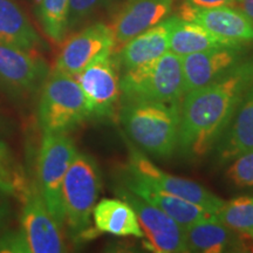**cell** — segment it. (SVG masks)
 Returning <instances> with one entry per match:
<instances>
[{
  "mask_svg": "<svg viewBox=\"0 0 253 253\" xmlns=\"http://www.w3.org/2000/svg\"><path fill=\"white\" fill-rule=\"evenodd\" d=\"M119 118L128 137L144 153L156 158L176 153L181 101L121 104Z\"/></svg>",
  "mask_w": 253,
  "mask_h": 253,
  "instance_id": "7a4b0ae2",
  "label": "cell"
},
{
  "mask_svg": "<svg viewBox=\"0 0 253 253\" xmlns=\"http://www.w3.org/2000/svg\"><path fill=\"white\" fill-rule=\"evenodd\" d=\"M248 54V47L225 46L183 56L184 95L218 80Z\"/></svg>",
  "mask_w": 253,
  "mask_h": 253,
  "instance_id": "5bb4252c",
  "label": "cell"
},
{
  "mask_svg": "<svg viewBox=\"0 0 253 253\" xmlns=\"http://www.w3.org/2000/svg\"><path fill=\"white\" fill-rule=\"evenodd\" d=\"M177 19L176 15L168 17L120 47L115 54L121 72L154 61L169 52L170 36Z\"/></svg>",
  "mask_w": 253,
  "mask_h": 253,
  "instance_id": "e0dca14e",
  "label": "cell"
},
{
  "mask_svg": "<svg viewBox=\"0 0 253 253\" xmlns=\"http://www.w3.org/2000/svg\"><path fill=\"white\" fill-rule=\"evenodd\" d=\"M26 177L14 163L7 144L0 140V190L12 196L19 195L26 183Z\"/></svg>",
  "mask_w": 253,
  "mask_h": 253,
  "instance_id": "d4e9b609",
  "label": "cell"
},
{
  "mask_svg": "<svg viewBox=\"0 0 253 253\" xmlns=\"http://www.w3.org/2000/svg\"><path fill=\"white\" fill-rule=\"evenodd\" d=\"M94 226L96 231L118 237L144 238L134 209L125 199L103 198L93 210Z\"/></svg>",
  "mask_w": 253,
  "mask_h": 253,
  "instance_id": "ffe728a7",
  "label": "cell"
},
{
  "mask_svg": "<svg viewBox=\"0 0 253 253\" xmlns=\"http://www.w3.org/2000/svg\"><path fill=\"white\" fill-rule=\"evenodd\" d=\"M120 89V106L182 101L184 96L182 58L169 50L154 61L121 72Z\"/></svg>",
  "mask_w": 253,
  "mask_h": 253,
  "instance_id": "277c9868",
  "label": "cell"
},
{
  "mask_svg": "<svg viewBox=\"0 0 253 253\" xmlns=\"http://www.w3.org/2000/svg\"><path fill=\"white\" fill-rule=\"evenodd\" d=\"M109 0H69L68 32L94 15Z\"/></svg>",
  "mask_w": 253,
  "mask_h": 253,
  "instance_id": "4316f807",
  "label": "cell"
},
{
  "mask_svg": "<svg viewBox=\"0 0 253 253\" xmlns=\"http://www.w3.org/2000/svg\"><path fill=\"white\" fill-rule=\"evenodd\" d=\"M225 46L230 45L209 32L202 25L178 17L170 36L169 50L183 58L192 53Z\"/></svg>",
  "mask_w": 253,
  "mask_h": 253,
  "instance_id": "7402d4cb",
  "label": "cell"
},
{
  "mask_svg": "<svg viewBox=\"0 0 253 253\" xmlns=\"http://www.w3.org/2000/svg\"><path fill=\"white\" fill-rule=\"evenodd\" d=\"M14 196L0 190V232H2L11 221L13 214V202Z\"/></svg>",
  "mask_w": 253,
  "mask_h": 253,
  "instance_id": "83f0119b",
  "label": "cell"
},
{
  "mask_svg": "<svg viewBox=\"0 0 253 253\" xmlns=\"http://www.w3.org/2000/svg\"><path fill=\"white\" fill-rule=\"evenodd\" d=\"M249 237H250V238H251V239H253V233H252L251 236H249Z\"/></svg>",
  "mask_w": 253,
  "mask_h": 253,
  "instance_id": "1f68e13d",
  "label": "cell"
},
{
  "mask_svg": "<svg viewBox=\"0 0 253 253\" xmlns=\"http://www.w3.org/2000/svg\"><path fill=\"white\" fill-rule=\"evenodd\" d=\"M253 149V84L240 101L225 132L214 148L217 162L226 164Z\"/></svg>",
  "mask_w": 253,
  "mask_h": 253,
  "instance_id": "ac0fdd59",
  "label": "cell"
},
{
  "mask_svg": "<svg viewBox=\"0 0 253 253\" xmlns=\"http://www.w3.org/2000/svg\"><path fill=\"white\" fill-rule=\"evenodd\" d=\"M15 130V123L7 115L0 112V140L2 137H9Z\"/></svg>",
  "mask_w": 253,
  "mask_h": 253,
  "instance_id": "f546056e",
  "label": "cell"
},
{
  "mask_svg": "<svg viewBox=\"0 0 253 253\" xmlns=\"http://www.w3.org/2000/svg\"><path fill=\"white\" fill-rule=\"evenodd\" d=\"M115 192L134 209L138 223L144 233L148 249L157 253L189 252L185 242V229L160 209L132 194L123 185H118Z\"/></svg>",
  "mask_w": 253,
  "mask_h": 253,
  "instance_id": "8fae6325",
  "label": "cell"
},
{
  "mask_svg": "<svg viewBox=\"0 0 253 253\" xmlns=\"http://www.w3.org/2000/svg\"><path fill=\"white\" fill-rule=\"evenodd\" d=\"M185 242L189 252H240L244 249L239 233L220 223L214 213L186 227Z\"/></svg>",
  "mask_w": 253,
  "mask_h": 253,
  "instance_id": "d6986e66",
  "label": "cell"
},
{
  "mask_svg": "<svg viewBox=\"0 0 253 253\" xmlns=\"http://www.w3.org/2000/svg\"><path fill=\"white\" fill-rule=\"evenodd\" d=\"M0 42L38 52L43 47L30 19L13 0H0Z\"/></svg>",
  "mask_w": 253,
  "mask_h": 253,
  "instance_id": "44dd1931",
  "label": "cell"
},
{
  "mask_svg": "<svg viewBox=\"0 0 253 253\" xmlns=\"http://www.w3.org/2000/svg\"><path fill=\"white\" fill-rule=\"evenodd\" d=\"M120 173H121V185L140 198L144 199L147 203L160 209L184 229L213 214L201 205L154 188L142 179L132 176L126 169H123Z\"/></svg>",
  "mask_w": 253,
  "mask_h": 253,
  "instance_id": "2e32d148",
  "label": "cell"
},
{
  "mask_svg": "<svg viewBox=\"0 0 253 253\" xmlns=\"http://www.w3.org/2000/svg\"><path fill=\"white\" fill-rule=\"evenodd\" d=\"M21 213L19 233L25 253H61L67 251L63 227L53 218L36 182L28 181L19 192Z\"/></svg>",
  "mask_w": 253,
  "mask_h": 253,
  "instance_id": "ba28073f",
  "label": "cell"
},
{
  "mask_svg": "<svg viewBox=\"0 0 253 253\" xmlns=\"http://www.w3.org/2000/svg\"><path fill=\"white\" fill-rule=\"evenodd\" d=\"M235 6L245 13L253 24V0H237Z\"/></svg>",
  "mask_w": 253,
  "mask_h": 253,
  "instance_id": "4dcf8cb0",
  "label": "cell"
},
{
  "mask_svg": "<svg viewBox=\"0 0 253 253\" xmlns=\"http://www.w3.org/2000/svg\"><path fill=\"white\" fill-rule=\"evenodd\" d=\"M252 84L253 53H249L218 80L186 93L181 101L179 156L199 161L212 153Z\"/></svg>",
  "mask_w": 253,
  "mask_h": 253,
  "instance_id": "6da1fadb",
  "label": "cell"
},
{
  "mask_svg": "<svg viewBox=\"0 0 253 253\" xmlns=\"http://www.w3.org/2000/svg\"><path fill=\"white\" fill-rule=\"evenodd\" d=\"M101 189L102 175L99 164L93 156L78 151L62 184L65 226L75 244L94 237L91 218Z\"/></svg>",
  "mask_w": 253,
  "mask_h": 253,
  "instance_id": "3957f363",
  "label": "cell"
},
{
  "mask_svg": "<svg viewBox=\"0 0 253 253\" xmlns=\"http://www.w3.org/2000/svg\"><path fill=\"white\" fill-rule=\"evenodd\" d=\"M129 161L125 169L148 184L168 194H172L186 201L201 205L209 212H217L224 201L198 182L183 177L173 176L151 162L143 151L129 144Z\"/></svg>",
  "mask_w": 253,
  "mask_h": 253,
  "instance_id": "30bf717a",
  "label": "cell"
},
{
  "mask_svg": "<svg viewBox=\"0 0 253 253\" xmlns=\"http://www.w3.org/2000/svg\"><path fill=\"white\" fill-rule=\"evenodd\" d=\"M114 50L115 38L112 27L101 23L89 25L63 42L55 59L54 71L77 77L95 60Z\"/></svg>",
  "mask_w": 253,
  "mask_h": 253,
  "instance_id": "7c38bea8",
  "label": "cell"
},
{
  "mask_svg": "<svg viewBox=\"0 0 253 253\" xmlns=\"http://www.w3.org/2000/svg\"><path fill=\"white\" fill-rule=\"evenodd\" d=\"M237 0H184V4L194 8H212L219 6H235Z\"/></svg>",
  "mask_w": 253,
  "mask_h": 253,
  "instance_id": "f1b7e54d",
  "label": "cell"
},
{
  "mask_svg": "<svg viewBox=\"0 0 253 253\" xmlns=\"http://www.w3.org/2000/svg\"><path fill=\"white\" fill-rule=\"evenodd\" d=\"M173 0H126L114 19L115 49L170 17Z\"/></svg>",
  "mask_w": 253,
  "mask_h": 253,
  "instance_id": "9a60e30c",
  "label": "cell"
},
{
  "mask_svg": "<svg viewBox=\"0 0 253 253\" xmlns=\"http://www.w3.org/2000/svg\"><path fill=\"white\" fill-rule=\"evenodd\" d=\"M214 217L239 235L251 236L253 233V195L239 196L224 202L217 212H214Z\"/></svg>",
  "mask_w": 253,
  "mask_h": 253,
  "instance_id": "603a6c76",
  "label": "cell"
},
{
  "mask_svg": "<svg viewBox=\"0 0 253 253\" xmlns=\"http://www.w3.org/2000/svg\"><path fill=\"white\" fill-rule=\"evenodd\" d=\"M49 73L38 50L0 42V93L12 103L21 107L33 99Z\"/></svg>",
  "mask_w": 253,
  "mask_h": 253,
  "instance_id": "52a82bcc",
  "label": "cell"
},
{
  "mask_svg": "<svg viewBox=\"0 0 253 253\" xmlns=\"http://www.w3.org/2000/svg\"><path fill=\"white\" fill-rule=\"evenodd\" d=\"M78 153L67 132H43L37 163V185L53 218L65 227L62 184Z\"/></svg>",
  "mask_w": 253,
  "mask_h": 253,
  "instance_id": "8992f818",
  "label": "cell"
},
{
  "mask_svg": "<svg viewBox=\"0 0 253 253\" xmlns=\"http://www.w3.org/2000/svg\"><path fill=\"white\" fill-rule=\"evenodd\" d=\"M226 169L227 181L236 189H253V149L231 161Z\"/></svg>",
  "mask_w": 253,
  "mask_h": 253,
  "instance_id": "484cf974",
  "label": "cell"
},
{
  "mask_svg": "<svg viewBox=\"0 0 253 253\" xmlns=\"http://www.w3.org/2000/svg\"><path fill=\"white\" fill-rule=\"evenodd\" d=\"M37 118L42 132H68L89 119L86 99L75 77L49 73L39 91Z\"/></svg>",
  "mask_w": 253,
  "mask_h": 253,
  "instance_id": "5b68a950",
  "label": "cell"
},
{
  "mask_svg": "<svg viewBox=\"0 0 253 253\" xmlns=\"http://www.w3.org/2000/svg\"><path fill=\"white\" fill-rule=\"evenodd\" d=\"M69 0H39L37 15L43 32L54 42H62L68 33Z\"/></svg>",
  "mask_w": 253,
  "mask_h": 253,
  "instance_id": "cb8c5ba5",
  "label": "cell"
},
{
  "mask_svg": "<svg viewBox=\"0 0 253 253\" xmlns=\"http://www.w3.org/2000/svg\"><path fill=\"white\" fill-rule=\"evenodd\" d=\"M179 18L202 25L230 46L246 47L253 43V24L236 6L194 8L184 4Z\"/></svg>",
  "mask_w": 253,
  "mask_h": 253,
  "instance_id": "4fadbf2b",
  "label": "cell"
},
{
  "mask_svg": "<svg viewBox=\"0 0 253 253\" xmlns=\"http://www.w3.org/2000/svg\"><path fill=\"white\" fill-rule=\"evenodd\" d=\"M121 69L115 53L100 56L75 77L86 99L89 118L107 120L120 108Z\"/></svg>",
  "mask_w": 253,
  "mask_h": 253,
  "instance_id": "9c48e42d",
  "label": "cell"
}]
</instances>
